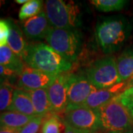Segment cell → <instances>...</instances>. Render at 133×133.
<instances>
[{"instance_id":"10","label":"cell","mask_w":133,"mask_h":133,"mask_svg":"<svg viewBox=\"0 0 133 133\" xmlns=\"http://www.w3.org/2000/svg\"><path fill=\"white\" fill-rule=\"evenodd\" d=\"M70 75L61 74L56 77L48 88L52 113L64 112L67 106V91Z\"/></svg>"},{"instance_id":"19","label":"cell","mask_w":133,"mask_h":133,"mask_svg":"<svg viewBox=\"0 0 133 133\" xmlns=\"http://www.w3.org/2000/svg\"><path fill=\"white\" fill-rule=\"evenodd\" d=\"M14 89L8 81L0 80V112L9 111Z\"/></svg>"},{"instance_id":"21","label":"cell","mask_w":133,"mask_h":133,"mask_svg":"<svg viewBox=\"0 0 133 133\" xmlns=\"http://www.w3.org/2000/svg\"><path fill=\"white\" fill-rule=\"evenodd\" d=\"M90 2L99 11L112 12L122 10L128 2L124 0H92Z\"/></svg>"},{"instance_id":"20","label":"cell","mask_w":133,"mask_h":133,"mask_svg":"<svg viewBox=\"0 0 133 133\" xmlns=\"http://www.w3.org/2000/svg\"><path fill=\"white\" fill-rule=\"evenodd\" d=\"M43 2L41 0H30L22 6L19 13L20 20L30 19L42 11Z\"/></svg>"},{"instance_id":"2","label":"cell","mask_w":133,"mask_h":133,"mask_svg":"<svg viewBox=\"0 0 133 133\" xmlns=\"http://www.w3.org/2000/svg\"><path fill=\"white\" fill-rule=\"evenodd\" d=\"M24 62L31 68L55 76L69 71L72 67V63L44 43L29 44Z\"/></svg>"},{"instance_id":"12","label":"cell","mask_w":133,"mask_h":133,"mask_svg":"<svg viewBox=\"0 0 133 133\" xmlns=\"http://www.w3.org/2000/svg\"><path fill=\"white\" fill-rule=\"evenodd\" d=\"M123 85L124 83H121L110 89L97 90L87 98L83 106L92 109H98L100 107L117 98L122 92L121 88L124 87L125 88V86Z\"/></svg>"},{"instance_id":"26","label":"cell","mask_w":133,"mask_h":133,"mask_svg":"<svg viewBox=\"0 0 133 133\" xmlns=\"http://www.w3.org/2000/svg\"><path fill=\"white\" fill-rule=\"evenodd\" d=\"M16 74V73L15 72L0 64V80L8 81V79L10 78H14Z\"/></svg>"},{"instance_id":"8","label":"cell","mask_w":133,"mask_h":133,"mask_svg":"<svg viewBox=\"0 0 133 133\" xmlns=\"http://www.w3.org/2000/svg\"><path fill=\"white\" fill-rule=\"evenodd\" d=\"M96 90L86 75H70L66 109L83 106L87 98Z\"/></svg>"},{"instance_id":"3","label":"cell","mask_w":133,"mask_h":133,"mask_svg":"<svg viewBox=\"0 0 133 133\" xmlns=\"http://www.w3.org/2000/svg\"><path fill=\"white\" fill-rule=\"evenodd\" d=\"M44 12L52 28L78 29L81 26V10L73 2L48 0L44 3Z\"/></svg>"},{"instance_id":"7","label":"cell","mask_w":133,"mask_h":133,"mask_svg":"<svg viewBox=\"0 0 133 133\" xmlns=\"http://www.w3.org/2000/svg\"><path fill=\"white\" fill-rule=\"evenodd\" d=\"M64 123L72 128L87 133L101 129V121L98 109L85 106L67 108L64 112Z\"/></svg>"},{"instance_id":"29","label":"cell","mask_w":133,"mask_h":133,"mask_svg":"<svg viewBox=\"0 0 133 133\" xmlns=\"http://www.w3.org/2000/svg\"><path fill=\"white\" fill-rule=\"evenodd\" d=\"M0 133H19V130L12 129L0 128Z\"/></svg>"},{"instance_id":"16","label":"cell","mask_w":133,"mask_h":133,"mask_svg":"<svg viewBox=\"0 0 133 133\" xmlns=\"http://www.w3.org/2000/svg\"><path fill=\"white\" fill-rule=\"evenodd\" d=\"M117 70L122 83L129 82L133 78V48H128L116 59Z\"/></svg>"},{"instance_id":"14","label":"cell","mask_w":133,"mask_h":133,"mask_svg":"<svg viewBox=\"0 0 133 133\" xmlns=\"http://www.w3.org/2000/svg\"><path fill=\"white\" fill-rule=\"evenodd\" d=\"M9 111H14L29 116L36 117L30 95L27 91L19 88L14 89Z\"/></svg>"},{"instance_id":"22","label":"cell","mask_w":133,"mask_h":133,"mask_svg":"<svg viewBox=\"0 0 133 133\" xmlns=\"http://www.w3.org/2000/svg\"><path fill=\"white\" fill-rule=\"evenodd\" d=\"M62 120L57 115H53L44 121L41 133H61Z\"/></svg>"},{"instance_id":"1","label":"cell","mask_w":133,"mask_h":133,"mask_svg":"<svg viewBox=\"0 0 133 133\" xmlns=\"http://www.w3.org/2000/svg\"><path fill=\"white\" fill-rule=\"evenodd\" d=\"M132 26L124 16L100 19L95 28L96 40L106 54L118 52L129 38Z\"/></svg>"},{"instance_id":"27","label":"cell","mask_w":133,"mask_h":133,"mask_svg":"<svg viewBox=\"0 0 133 133\" xmlns=\"http://www.w3.org/2000/svg\"><path fill=\"white\" fill-rule=\"evenodd\" d=\"M120 95H133V78L132 80L127 82V86H125L124 90L121 93Z\"/></svg>"},{"instance_id":"13","label":"cell","mask_w":133,"mask_h":133,"mask_svg":"<svg viewBox=\"0 0 133 133\" xmlns=\"http://www.w3.org/2000/svg\"><path fill=\"white\" fill-rule=\"evenodd\" d=\"M10 25L9 36L8 38V46L24 62L29 44L24 38L22 30L12 20H8Z\"/></svg>"},{"instance_id":"30","label":"cell","mask_w":133,"mask_h":133,"mask_svg":"<svg viewBox=\"0 0 133 133\" xmlns=\"http://www.w3.org/2000/svg\"><path fill=\"white\" fill-rule=\"evenodd\" d=\"M17 4H19V5H22V4H25L27 2H28V0H16L15 1Z\"/></svg>"},{"instance_id":"11","label":"cell","mask_w":133,"mask_h":133,"mask_svg":"<svg viewBox=\"0 0 133 133\" xmlns=\"http://www.w3.org/2000/svg\"><path fill=\"white\" fill-rule=\"evenodd\" d=\"M51 28L52 26L44 10L37 16L26 20L22 24V30L25 36L32 41L45 39Z\"/></svg>"},{"instance_id":"4","label":"cell","mask_w":133,"mask_h":133,"mask_svg":"<svg viewBox=\"0 0 133 133\" xmlns=\"http://www.w3.org/2000/svg\"><path fill=\"white\" fill-rule=\"evenodd\" d=\"M81 33L78 29L51 28L45 38L50 48L69 62H75L81 49Z\"/></svg>"},{"instance_id":"6","label":"cell","mask_w":133,"mask_h":133,"mask_svg":"<svg viewBox=\"0 0 133 133\" xmlns=\"http://www.w3.org/2000/svg\"><path fill=\"white\" fill-rule=\"evenodd\" d=\"M86 76L97 90L110 89L122 83L114 57H106L95 62L87 69Z\"/></svg>"},{"instance_id":"17","label":"cell","mask_w":133,"mask_h":133,"mask_svg":"<svg viewBox=\"0 0 133 133\" xmlns=\"http://www.w3.org/2000/svg\"><path fill=\"white\" fill-rule=\"evenodd\" d=\"M33 118L14 111H7L0 114V128L21 129Z\"/></svg>"},{"instance_id":"18","label":"cell","mask_w":133,"mask_h":133,"mask_svg":"<svg viewBox=\"0 0 133 133\" xmlns=\"http://www.w3.org/2000/svg\"><path fill=\"white\" fill-rule=\"evenodd\" d=\"M0 64L20 75L24 67L23 60L8 46L0 47Z\"/></svg>"},{"instance_id":"9","label":"cell","mask_w":133,"mask_h":133,"mask_svg":"<svg viewBox=\"0 0 133 133\" xmlns=\"http://www.w3.org/2000/svg\"><path fill=\"white\" fill-rule=\"evenodd\" d=\"M19 76L17 85L19 89L24 90L48 89L56 77L28 66H24Z\"/></svg>"},{"instance_id":"15","label":"cell","mask_w":133,"mask_h":133,"mask_svg":"<svg viewBox=\"0 0 133 133\" xmlns=\"http://www.w3.org/2000/svg\"><path fill=\"white\" fill-rule=\"evenodd\" d=\"M32 101L33 108L37 117L44 118L52 112V107L49 99L48 89H38L33 90H25Z\"/></svg>"},{"instance_id":"5","label":"cell","mask_w":133,"mask_h":133,"mask_svg":"<svg viewBox=\"0 0 133 133\" xmlns=\"http://www.w3.org/2000/svg\"><path fill=\"white\" fill-rule=\"evenodd\" d=\"M101 129L108 132H120L132 130L133 119L128 110L115 98L98 109Z\"/></svg>"},{"instance_id":"25","label":"cell","mask_w":133,"mask_h":133,"mask_svg":"<svg viewBox=\"0 0 133 133\" xmlns=\"http://www.w3.org/2000/svg\"><path fill=\"white\" fill-rule=\"evenodd\" d=\"M117 98L128 110L129 113L133 119V95H122L119 94Z\"/></svg>"},{"instance_id":"24","label":"cell","mask_w":133,"mask_h":133,"mask_svg":"<svg viewBox=\"0 0 133 133\" xmlns=\"http://www.w3.org/2000/svg\"><path fill=\"white\" fill-rule=\"evenodd\" d=\"M10 25L8 20L0 19V47L5 46L8 44L9 36Z\"/></svg>"},{"instance_id":"28","label":"cell","mask_w":133,"mask_h":133,"mask_svg":"<svg viewBox=\"0 0 133 133\" xmlns=\"http://www.w3.org/2000/svg\"><path fill=\"white\" fill-rule=\"evenodd\" d=\"M64 127H65L64 133H87L85 132H83V131H81V130H78V129L72 128V127H70L69 125H67L66 124H64Z\"/></svg>"},{"instance_id":"32","label":"cell","mask_w":133,"mask_h":133,"mask_svg":"<svg viewBox=\"0 0 133 133\" xmlns=\"http://www.w3.org/2000/svg\"><path fill=\"white\" fill-rule=\"evenodd\" d=\"M5 1H2V0H0V8L3 5H5Z\"/></svg>"},{"instance_id":"23","label":"cell","mask_w":133,"mask_h":133,"mask_svg":"<svg viewBox=\"0 0 133 133\" xmlns=\"http://www.w3.org/2000/svg\"><path fill=\"white\" fill-rule=\"evenodd\" d=\"M43 118L35 117L29 123L26 124L21 129H19V133H37L40 127Z\"/></svg>"},{"instance_id":"31","label":"cell","mask_w":133,"mask_h":133,"mask_svg":"<svg viewBox=\"0 0 133 133\" xmlns=\"http://www.w3.org/2000/svg\"><path fill=\"white\" fill-rule=\"evenodd\" d=\"M108 133H133L132 130L129 131H126V132H108Z\"/></svg>"}]
</instances>
